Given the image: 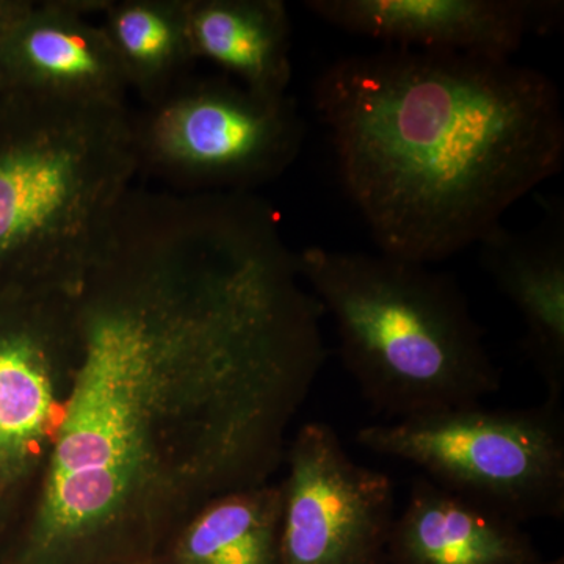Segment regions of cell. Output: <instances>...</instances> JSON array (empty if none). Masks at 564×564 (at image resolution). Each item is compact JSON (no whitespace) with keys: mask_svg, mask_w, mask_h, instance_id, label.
<instances>
[{"mask_svg":"<svg viewBox=\"0 0 564 564\" xmlns=\"http://www.w3.org/2000/svg\"><path fill=\"white\" fill-rule=\"evenodd\" d=\"M486 272L525 326L524 350L543 378L547 400L564 391V225L554 214L529 232L502 225L478 243Z\"/></svg>","mask_w":564,"mask_h":564,"instance_id":"obj_11","label":"cell"},{"mask_svg":"<svg viewBox=\"0 0 564 564\" xmlns=\"http://www.w3.org/2000/svg\"><path fill=\"white\" fill-rule=\"evenodd\" d=\"M101 17L128 88L148 104L173 91L196 61L187 0H106Z\"/></svg>","mask_w":564,"mask_h":564,"instance_id":"obj_15","label":"cell"},{"mask_svg":"<svg viewBox=\"0 0 564 564\" xmlns=\"http://www.w3.org/2000/svg\"><path fill=\"white\" fill-rule=\"evenodd\" d=\"M106 0L31 3L0 40V90L58 101L126 106L128 91L101 22Z\"/></svg>","mask_w":564,"mask_h":564,"instance_id":"obj_10","label":"cell"},{"mask_svg":"<svg viewBox=\"0 0 564 564\" xmlns=\"http://www.w3.org/2000/svg\"><path fill=\"white\" fill-rule=\"evenodd\" d=\"M74 361L70 292L0 296V552L43 492Z\"/></svg>","mask_w":564,"mask_h":564,"instance_id":"obj_7","label":"cell"},{"mask_svg":"<svg viewBox=\"0 0 564 564\" xmlns=\"http://www.w3.org/2000/svg\"><path fill=\"white\" fill-rule=\"evenodd\" d=\"M151 564H282L280 484L212 500L170 536Z\"/></svg>","mask_w":564,"mask_h":564,"instance_id":"obj_14","label":"cell"},{"mask_svg":"<svg viewBox=\"0 0 564 564\" xmlns=\"http://www.w3.org/2000/svg\"><path fill=\"white\" fill-rule=\"evenodd\" d=\"M344 193L378 251L432 265L478 245L562 172L551 77L507 58L389 47L314 85Z\"/></svg>","mask_w":564,"mask_h":564,"instance_id":"obj_2","label":"cell"},{"mask_svg":"<svg viewBox=\"0 0 564 564\" xmlns=\"http://www.w3.org/2000/svg\"><path fill=\"white\" fill-rule=\"evenodd\" d=\"M284 462L282 564H388L395 521L388 475L356 463L323 422L296 432Z\"/></svg>","mask_w":564,"mask_h":564,"instance_id":"obj_8","label":"cell"},{"mask_svg":"<svg viewBox=\"0 0 564 564\" xmlns=\"http://www.w3.org/2000/svg\"><path fill=\"white\" fill-rule=\"evenodd\" d=\"M195 58L263 98H285L292 80V24L281 0H187Z\"/></svg>","mask_w":564,"mask_h":564,"instance_id":"obj_13","label":"cell"},{"mask_svg":"<svg viewBox=\"0 0 564 564\" xmlns=\"http://www.w3.org/2000/svg\"><path fill=\"white\" fill-rule=\"evenodd\" d=\"M296 261L375 413L400 421L499 391V367L454 278L383 252L307 247Z\"/></svg>","mask_w":564,"mask_h":564,"instance_id":"obj_4","label":"cell"},{"mask_svg":"<svg viewBox=\"0 0 564 564\" xmlns=\"http://www.w3.org/2000/svg\"><path fill=\"white\" fill-rule=\"evenodd\" d=\"M70 313L50 474L0 564H151L212 500L272 484L326 348L269 203L132 188Z\"/></svg>","mask_w":564,"mask_h":564,"instance_id":"obj_1","label":"cell"},{"mask_svg":"<svg viewBox=\"0 0 564 564\" xmlns=\"http://www.w3.org/2000/svg\"><path fill=\"white\" fill-rule=\"evenodd\" d=\"M133 122L139 169L191 193H251L299 159L295 99L256 95L228 76L182 80Z\"/></svg>","mask_w":564,"mask_h":564,"instance_id":"obj_6","label":"cell"},{"mask_svg":"<svg viewBox=\"0 0 564 564\" xmlns=\"http://www.w3.org/2000/svg\"><path fill=\"white\" fill-rule=\"evenodd\" d=\"M388 564H549L522 524L415 478L389 538Z\"/></svg>","mask_w":564,"mask_h":564,"instance_id":"obj_12","label":"cell"},{"mask_svg":"<svg viewBox=\"0 0 564 564\" xmlns=\"http://www.w3.org/2000/svg\"><path fill=\"white\" fill-rule=\"evenodd\" d=\"M0 93V296L76 291L140 173L133 118Z\"/></svg>","mask_w":564,"mask_h":564,"instance_id":"obj_3","label":"cell"},{"mask_svg":"<svg viewBox=\"0 0 564 564\" xmlns=\"http://www.w3.org/2000/svg\"><path fill=\"white\" fill-rule=\"evenodd\" d=\"M31 7V2H6L0 0V40L13 28L14 22Z\"/></svg>","mask_w":564,"mask_h":564,"instance_id":"obj_16","label":"cell"},{"mask_svg":"<svg viewBox=\"0 0 564 564\" xmlns=\"http://www.w3.org/2000/svg\"><path fill=\"white\" fill-rule=\"evenodd\" d=\"M356 441L373 454L414 464L433 484L519 524L563 518L562 402L451 408L364 426Z\"/></svg>","mask_w":564,"mask_h":564,"instance_id":"obj_5","label":"cell"},{"mask_svg":"<svg viewBox=\"0 0 564 564\" xmlns=\"http://www.w3.org/2000/svg\"><path fill=\"white\" fill-rule=\"evenodd\" d=\"M549 0H310L318 20L404 50L459 52L507 58L525 36L558 20Z\"/></svg>","mask_w":564,"mask_h":564,"instance_id":"obj_9","label":"cell"}]
</instances>
